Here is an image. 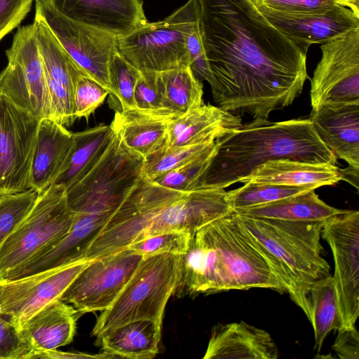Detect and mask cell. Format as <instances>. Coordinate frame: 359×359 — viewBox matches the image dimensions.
I'll use <instances>...</instances> for the list:
<instances>
[{
	"label": "cell",
	"mask_w": 359,
	"mask_h": 359,
	"mask_svg": "<svg viewBox=\"0 0 359 359\" xmlns=\"http://www.w3.org/2000/svg\"><path fill=\"white\" fill-rule=\"evenodd\" d=\"M217 107L252 120L291 105L309 78V46L274 27L250 0H196Z\"/></svg>",
	"instance_id": "cell-1"
},
{
	"label": "cell",
	"mask_w": 359,
	"mask_h": 359,
	"mask_svg": "<svg viewBox=\"0 0 359 359\" xmlns=\"http://www.w3.org/2000/svg\"><path fill=\"white\" fill-rule=\"evenodd\" d=\"M217 143L198 188L225 189L271 160L290 158L334 165L337 163L309 118L252 120L218 138Z\"/></svg>",
	"instance_id": "cell-2"
},
{
	"label": "cell",
	"mask_w": 359,
	"mask_h": 359,
	"mask_svg": "<svg viewBox=\"0 0 359 359\" xmlns=\"http://www.w3.org/2000/svg\"><path fill=\"white\" fill-rule=\"evenodd\" d=\"M290 299L311 316L310 288L331 275L320 243L325 222H293L237 214Z\"/></svg>",
	"instance_id": "cell-3"
},
{
	"label": "cell",
	"mask_w": 359,
	"mask_h": 359,
	"mask_svg": "<svg viewBox=\"0 0 359 359\" xmlns=\"http://www.w3.org/2000/svg\"><path fill=\"white\" fill-rule=\"evenodd\" d=\"M182 255L161 253L143 257L113 304L97 318L92 334L99 336L137 320L162 322L167 302L177 287Z\"/></svg>",
	"instance_id": "cell-4"
},
{
	"label": "cell",
	"mask_w": 359,
	"mask_h": 359,
	"mask_svg": "<svg viewBox=\"0 0 359 359\" xmlns=\"http://www.w3.org/2000/svg\"><path fill=\"white\" fill-rule=\"evenodd\" d=\"M199 25L196 0H188L162 20L117 38L118 52L142 74L190 67L188 35Z\"/></svg>",
	"instance_id": "cell-5"
},
{
	"label": "cell",
	"mask_w": 359,
	"mask_h": 359,
	"mask_svg": "<svg viewBox=\"0 0 359 359\" xmlns=\"http://www.w3.org/2000/svg\"><path fill=\"white\" fill-rule=\"evenodd\" d=\"M76 217L62 185L53 184L38 194L30 212L0 245V279L59 241Z\"/></svg>",
	"instance_id": "cell-6"
},
{
	"label": "cell",
	"mask_w": 359,
	"mask_h": 359,
	"mask_svg": "<svg viewBox=\"0 0 359 359\" xmlns=\"http://www.w3.org/2000/svg\"><path fill=\"white\" fill-rule=\"evenodd\" d=\"M144 161L114 135L97 165L66 189L69 207L75 214L113 215L142 176Z\"/></svg>",
	"instance_id": "cell-7"
},
{
	"label": "cell",
	"mask_w": 359,
	"mask_h": 359,
	"mask_svg": "<svg viewBox=\"0 0 359 359\" xmlns=\"http://www.w3.org/2000/svg\"><path fill=\"white\" fill-rule=\"evenodd\" d=\"M219 250L231 290L252 288L284 290L250 233L237 214H231L206 225Z\"/></svg>",
	"instance_id": "cell-8"
},
{
	"label": "cell",
	"mask_w": 359,
	"mask_h": 359,
	"mask_svg": "<svg viewBox=\"0 0 359 359\" xmlns=\"http://www.w3.org/2000/svg\"><path fill=\"white\" fill-rule=\"evenodd\" d=\"M6 55L0 93L40 120L48 118L49 94L33 24L18 27Z\"/></svg>",
	"instance_id": "cell-9"
},
{
	"label": "cell",
	"mask_w": 359,
	"mask_h": 359,
	"mask_svg": "<svg viewBox=\"0 0 359 359\" xmlns=\"http://www.w3.org/2000/svg\"><path fill=\"white\" fill-rule=\"evenodd\" d=\"M35 18L42 20L72 58L110 93L109 65L117 49L116 36L71 20L50 0H34Z\"/></svg>",
	"instance_id": "cell-10"
},
{
	"label": "cell",
	"mask_w": 359,
	"mask_h": 359,
	"mask_svg": "<svg viewBox=\"0 0 359 359\" xmlns=\"http://www.w3.org/2000/svg\"><path fill=\"white\" fill-rule=\"evenodd\" d=\"M39 121L0 93V196L31 188Z\"/></svg>",
	"instance_id": "cell-11"
},
{
	"label": "cell",
	"mask_w": 359,
	"mask_h": 359,
	"mask_svg": "<svg viewBox=\"0 0 359 359\" xmlns=\"http://www.w3.org/2000/svg\"><path fill=\"white\" fill-rule=\"evenodd\" d=\"M90 260L83 259L13 278L0 280V316L17 330L57 300Z\"/></svg>",
	"instance_id": "cell-12"
},
{
	"label": "cell",
	"mask_w": 359,
	"mask_h": 359,
	"mask_svg": "<svg viewBox=\"0 0 359 359\" xmlns=\"http://www.w3.org/2000/svg\"><path fill=\"white\" fill-rule=\"evenodd\" d=\"M322 238L331 248L332 276L343 328L351 329L359 316V212L346 210L324 222Z\"/></svg>",
	"instance_id": "cell-13"
},
{
	"label": "cell",
	"mask_w": 359,
	"mask_h": 359,
	"mask_svg": "<svg viewBox=\"0 0 359 359\" xmlns=\"http://www.w3.org/2000/svg\"><path fill=\"white\" fill-rule=\"evenodd\" d=\"M311 80V104L359 103V27L321 44Z\"/></svg>",
	"instance_id": "cell-14"
},
{
	"label": "cell",
	"mask_w": 359,
	"mask_h": 359,
	"mask_svg": "<svg viewBox=\"0 0 359 359\" xmlns=\"http://www.w3.org/2000/svg\"><path fill=\"white\" fill-rule=\"evenodd\" d=\"M142 258L126 248L90 260L60 300L81 314L107 309L123 290Z\"/></svg>",
	"instance_id": "cell-15"
},
{
	"label": "cell",
	"mask_w": 359,
	"mask_h": 359,
	"mask_svg": "<svg viewBox=\"0 0 359 359\" xmlns=\"http://www.w3.org/2000/svg\"><path fill=\"white\" fill-rule=\"evenodd\" d=\"M67 18L116 37L146 25L142 0H50Z\"/></svg>",
	"instance_id": "cell-16"
},
{
	"label": "cell",
	"mask_w": 359,
	"mask_h": 359,
	"mask_svg": "<svg viewBox=\"0 0 359 359\" xmlns=\"http://www.w3.org/2000/svg\"><path fill=\"white\" fill-rule=\"evenodd\" d=\"M259 11L286 36L309 46L327 43L359 27V16L341 6L325 12L309 14Z\"/></svg>",
	"instance_id": "cell-17"
},
{
	"label": "cell",
	"mask_w": 359,
	"mask_h": 359,
	"mask_svg": "<svg viewBox=\"0 0 359 359\" xmlns=\"http://www.w3.org/2000/svg\"><path fill=\"white\" fill-rule=\"evenodd\" d=\"M76 215L72 227L65 236L41 254L9 272L3 279H13L86 259V255L92 242L112 214Z\"/></svg>",
	"instance_id": "cell-18"
},
{
	"label": "cell",
	"mask_w": 359,
	"mask_h": 359,
	"mask_svg": "<svg viewBox=\"0 0 359 359\" xmlns=\"http://www.w3.org/2000/svg\"><path fill=\"white\" fill-rule=\"evenodd\" d=\"M309 120L337 158L359 168V103L323 104L311 110Z\"/></svg>",
	"instance_id": "cell-19"
},
{
	"label": "cell",
	"mask_w": 359,
	"mask_h": 359,
	"mask_svg": "<svg viewBox=\"0 0 359 359\" xmlns=\"http://www.w3.org/2000/svg\"><path fill=\"white\" fill-rule=\"evenodd\" d=\"M81 315L73 306L59 299L31 317L17 330L25 351L23 359L37 351L70 344Z\"/></svg>",
	"instance_id": "cell-20"
},
{
	"label": "cell",
	"mask_w": 359,
	"mask_h": 359,
	"mask_svg": "<svg viewBox=\"0 0 359 359\" xmlns=\"http://www.w3.org/2000/svg\"><path fill=\"white\" fill-rule=\"evenodd\" d=\"M278 357V347L268 332L241 320L215 325L203 358L276 359Z\"/></svg>",
	"instance_id": "cell-21"
},
{
	"label": "cell",
	"mask_w": 359,
	"mask_h": 359,
	"mask_svg": "<svg viewBox=\"0 0 359 359\" xmlns=\"http://www.w3.org/2000/svg\"><path fill=\"white\" fill-rule=\"evenodd\" d=\"M242 124L241 116L217 106L203 104L170 121L163 149L208 145Z\"/></svg>",
	"instance_id": "cell-22"
},
{
	"label": "cell",
	"mask_w": 359,
	"mask_h": 359,
	"mask_svg": "<svg viewBox=\"0 0 359 359\" xmlns=\"http://www.w3.org/2000/svg\"><path fill=\"white\" fill-rule=\"evenodd\" d=\"M72 133L56 121L40 120L31 169V188L38 194L53 184L72 148Z\"/></svg>",
	"instance_id": "cell-23"
},
{
	"label": "cell",
	"mask_w": 359,
	"mask_h": 359,
	"mask_svg": "<svg viewBox=\"0 0 359 359\" xmlns=\"http://www.w3.org/2000/svg\"><path fill=\"white\" fill-rule=\"evenodd\" d=\"M341 180L340 169L327 163H313L290 158L268 161L256 167L240 182L283 186H313L317 189Z\"/></svg>",
	"instance_id": "cell-24"
},
{
	"label": "cell",
	"mask_w": 359,
	"mask_h": 359,
	"mask_svg": "<svg viewBox=\"0 0 359 359\" xmlns=\"http://www.w3.org/2000/svg\"><path fill=\"white\" fill-rule=\"evenodd\" d=\"M171 119L137 109L120 110L110 126L126 148L146 160L165 147Z\"/></svg>",
	"instance_id": "cell-25"
},
{
	"label": "cell",
	"mask_w": 359,
	"mask_h": 359,
	"mask_svg": "<svg viewBox=\"0 0 359 359\" xmlns=\"http://www.w3.org/2000/svg\"><path fill=\"white\" fill-rule=\"evenodd\" d=\"M162 322L137 320L106 330L96 342L112 358L151 359L158 353Z\"/></svg>",
	"instance_id": "cell-26"
},
{
	"label": "cell",
	"mask_w": 359,
	"mask_h": 359,
	"mask_svg": "<svg viewBox=\"0 0 359 359\" xmlns=\"http://www.w3.org/2000/svg\"><path fill=\"white\" fill-rule=\"evenodd\" d=\"M110 125L72 133L73 141L65 165L54 184L66 189L86 175L102 157L114 137Z\"/></svg>",
	"instance_id": "cell-27"
},
{
	"label": "cell",
	"mask_w": 359,
	"mask_h": 359,
	"mask_svg": "<svg viewBox=\"0 0 359 359\" xmlns=\"http://www.w3.org/2000/svg\"><path fill=\"white\" fill-rule=\"evenodd\" d=\"M346 210L329 205L315 190L233 212L240 215L293 222H325Z\"/></svg>",
	"instance_id": "cell-28"
},
{
	"label": "cell",
	"mask_w": 359,
	"mask_h": 359,
	"mask_svg": "<svg viewBox=\"0 0 359 359\" xmlns=\"http://www.w3.org/2000/svg\"><path fill=\"white\" fill-rule=\"evenodd\" d=\"M32 24L46 79L64 87L74 97L79 81L89 76L59 43L42 20L35 18Z\"/></svg>",
	"instance_id": "cell-29"
},
{
	"label": "cell",
	"mask_w": 359,
	"mask_h": 359,
	"mask_svg": "<svg viewBox=\"0 0 359 359\" xmlns=\"http://www.w3.org/2000/svg\"><path fill=\"white\" fill-rule=\"evenodd\" d=\"M162 114L173 118L202 105L203 83L190 67L157 73Z\"/></svg>",
	"instance_id": "cell-30"
},
{
	"label": "cell",
	"mask_w": 359,
	"mask_h": 359,
	"mask_svg": "<svg viewBox=\"0 0 359 359\" xmlns=\"http://www.w3.org/2000/svg\"><path fill=\"white\" fill-rule=\"evenodd\" d=\"M310 302L315 345L320 351L324 340L332 330L343 328L337 296L332 275L315 281L310 288Z\"/></svg>",
	"instance_id": "cell-31"
},
{
	"label": "cell",
	"mask_w": 359,
	"mask_h": 359,
	"mask_svg": "<svg viewBox=\"0 0 359 359\" xmlns=\"http://www.w3.org/2000/svg\"><path fill=\"white\" fill-rule=\"evenodd\" d=\"M243 186L226 191L233 212L294 196L317 188L313 186L292 187L245 182Z\"/></svg>",
	"instance_id": "cell-32"
},
{
	"label": "cell",
	"mask_w": 359,
	"mask_h": 359,
	"mask_svg": "<svg viewBox=\"0 0 359 359\" xmlns=\"http://www.w3.org/2000/svg\"><path fill=\"white\" fill-rule=\"evenodd\" d=\"M217 147L216 140L192 160L152 180L158 185L181 192H189L198 189L201 177L213 157Z\"/></svg>",
	"instance_id": "cell-33"
},
{
	"label": "cell",
	"mask_w": 359,
	"mask_h": 359,
	"mask_svg": "<svg viewBox=\"0 0 359 359\" xmlns=\"http://www.w3.org/2000/svg\"><path fill=\"white\" fill-rule=\"evenodd\" d=\"M109 95L120 110L135 109L134 91L141 72L117 50L109 65Z\"/></svg>",
	"instance_id": "cell-34"
},
{
	"label": "cell",
	"mask_w": 359,
	"mask_h": 359,
	"mask_svg": "<svg viewBox=\"0 0 359 359\" xmlns=\"http://www.w3.org/2000/svg\"><path fill=\"white\" fill-rule=\"evenodd\" d=\"M37 196L33 188L0 196V245L30 212Z\"/></svg>",
	"instance_id": "cell-35"
},
{
	"label": "cell",
	"mask_w": 359,
	"mask_h": 359,
	"mask_svg": "<svg viewBox=\"0 0 359 359\" xmlns=\"http://www.w3.org/2000/svg\"><path fill=\"white\" fill-rule=\"evenodd\" d=\"M210 144L189 145L163 149L144 160L142 175L149 180H154L163 173L192 160Z\"/></svg>",
	"instance_id": "cell-36"
},
{
	"label": "cell",
	"mask_w": 359,
	"mask_h": 359,
	"mask_svg": "<svg viewBox=\"0 0 359 359\" xmlns=\"http://www.w3.org/2000/svg\"><path fill=\"white\" fill-rule=\"evenodd\" d=\"M191 237L185 231H167L135 241L127 248L142 257L161 253L184 255Z\"/></svg>",
	"instance_id": "cell-37"
},
{
	"label": "cell",
	"mask_w": 359,
	"mask_h": 359,
	"mask_svg": "<svg viewBox=\"0 0 359 359\" xmlns=\"http://www.w3.org/2000/svg\"><path fill=\"white\" fill-rule=\"evenodd\" d=\"M109 91L89 76H83L78 82L74 94V106L76 119L88 118L100 107Z\"/></svg>",
	"instance_id": "cell-38"
},
{
	"label": "cell",
	"mask_w": 359,
	"mask_h": 359,
	"mask_svg": "<svg viewBox=\"0 0 359 359\" xmlns=\"http://www.w3.org/2000/svg\"><path fill=\"white\" fill-rule=\"evenodd\" d=\"M257 8L287 14L325 12L338 5L334 0H252Z\"/></svg>",
	"instance_id": "cell-39"
},
{
	"label": "cell",
	"mask_w": 359,
	"mask_h": 359,
	"mask_svg": "<svg viewBox=\"0 0 359 359\" xmlns=\"http://www.w3.org/2000/svg\"><path fill=\"white\" fill-rule=\"evenodd\" d=\"M161 101L157 73H141L134 91L135 109L164 116L161 111Z\"/></svg>",
	"instance_id": "cell-40"
},
{
	"label": "cell",
	"mask_w": 359,
	"mask_h": 359,
	"mask_svg": "<svg viewBox=\"0 0 359 359\" xmlns=\"http://www.w3.org/2000/svg\"><path fill=\"white\" fill-rule=\"evenodd\" d=\"M34 0H0V41L18 27L29 12Z\"/></svg>",
	"instance_id": "cell-41"
},
{
	"label": "cell",
	"mask_w": 359,
	"mask_h": 359,
	"mask_svg": "<svg viewBox=\"0 0 359 359\" xmlns=\"http://www.w3.org/2000/svg\"><path fill=\"white\" fill-rule=\"evenodd\" d=\"M186 46L189 57L190 67L196 77L209 82L210 72L202 41L198 25L188 35Z\"/></svg>",
	"instance_id": "cell-42"
},
{
	"label": "cell",
	"mask_w": 359,
	"mask_h": 359,
	"mask_svg": "<svg viewBox=\"0 0 359 359\" xmlns=\"http://www.w3.org/2000/svg\"><path fill=\"white\" fill-rule=\"evenodd\" d=\"M25 355L17 330L0 316V359H23Z\"/></svg>",
	"instance_id": "cell-43"
},
{
	"label": "cell",
	"mask_w": 359,
	"mask_h": 359,
	"mask_svg": "<svg viewBox=\"0 0 359 359\" xmlns=\"http://www.w3.org/2000/svg\"><path fill=\"white\" fill-rule=\"evenodd\" d=\"M332 348L339 358L359 359V334L356 327L338 331Z\"/></svg>",
	"instance_id": "cell-44"
},
{
	"label": "cell",
	"mask_w": 359,
	"mask_h": 359,
	"mask_svg": "<svg viewBox=\"0 0 359 359\" xmlns=\"http://www.w3.org/2000/svg\"><path fill=\"white\" fill-rule=\"evenodd\" d=\"M65 359V358H111L107 354L102 353L96 355L84 353H69L58 351L57 349L41 351L32 353L28 359Z\"/></svg>",
	"instance_id": "cell-45"
},
{
	"label": "cell",
	"mask_w": 359,
	"mask_h": 359,
	"mask_svg": "<svg viewBox=\"0 0 359 359\" xmlns=\"http://www.w3.org/2000/svg\"><path fill=\"white\" fill-rule=\"evenodd\" d=\"M341 180L348 182L358 191L359 187V168L348 165L344 169H340Z\"/></svg>",
	"instance_id": "cell-46"
},
{
	"label": "cell",
	"mask_w": 359,
	"mask_h": 359,
	"mask_svg": "<svg viewBox=\"0 0 359 359\" xmlns=\"http://www.w3.org/2000/svg\"><path fill=\"white\" fill-rule=\"evenodd\" d=\"M338 6L346 7L359 16V0H334Z\"/></svg>",
	"instance_id": "cell-47"
},
{
	"label": "cell",
	"mask_w": 359,
	"mask_h": 359,
	"mask_svg": "<svg viewBox=\"0 0 359 359\" xmlns=\"http://www.w3.org/2000/svg\"><path fill=\"white\" fill-rule=\"evenodd\" d=\"M250 1H252V0H250Z\"/></svg>",
	"instance_id": "cell-48"
}]
</instances>
